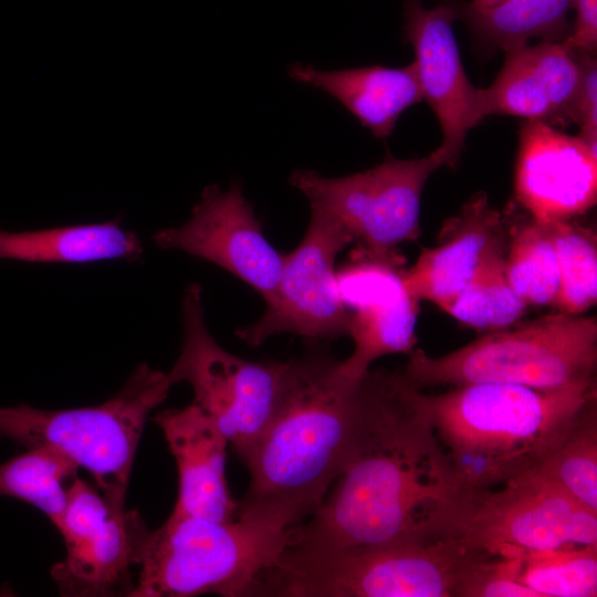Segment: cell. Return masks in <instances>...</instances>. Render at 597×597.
Segmentation results:
<instances>
[{"label": "cell", "instance_id": "12", "mask_svg": "<svg viewBox=\"0 0 597 597\" xmlns=\"http://www.w3.org/2000/svg\"><path fill=\"white\" fill-rule=\"evenodd\" d=\"M65 556L53 565L51 576L62 596H129L133 541L128 512L76 476L69 504L57 527Z\"/></svg>", "mask_w": 597, "mask_h": 597}, {"label": "cell", "instance_id": "13", "mask_svg": "<svg viewBox=\"0 0 597 597\" xmlns=\"http://www.w3.org/2000/svg\"><path fill=\"white\" fill-rule=\"evenodd\" d=\"M401 264L400 254L378 256L359 249L336 271L338 294L349 312L347 335L354 342L338 370L350 380H359L381 356L415 349L419 301L405 289Z\"/></svg>", "mask_w": 597, "mask_h": 597}, {"label": "cell", "instance_id": "10", "mask_svg": "<svg viewBox=\"0 0 597 597\" xmlns=\"http://www.w3.org/2000/svg\"><path fill=\"white\" fill-rule=\"evenodd\" d=\"M311 210L301 243L283 254L281 277L274 292L264 298L263 315L235 332L251 347L283 333L310 343L348 334L349 312L339 297L334 265L337 254L354 238L334 217Z\"/></svg>", "mask_w": 597, "mask_h": 597}, {"label": "cell", "instance_id": "27", "mask_svg": "<svg viewBox=\"0 0 597 597\" xmlns=\"http://www.w3.org/2000/svg\"><path fill=\"white\" fill-rule=\"evenodd\" d=\"M505 255L490 258L444 312L462 324L488 332L510 327L520 321L527 305L507 280Z\"/></svg>", "mask_w": 597, "mask_h": 597}, {"label": "cell", "instance_id": "21", "mask_svg": "<svg viewBox=\"0 0 597 597\" xmlns=\"http://www.w3.org/2000/svg\"><path fill=\"white\" fill-rule=\"evenodd\" d=\"M143 252L139 237L125 230L118 219L19 232L0 230V260L85 264L136 261Z\"/></svg>", "mask_w": 597, "mask_h": 597}, {"label": "cell", "instance_id": "4", "mask_svg": "<svg viewBox=\"0 0 597 597\" xmlns=\"http://www.w3.org/2000/svg\"><path fill=\"white\" fill-rule=\"evenodd\" d=\"M137 584L129 597H249L259 575L291 542V527L266 520L220 522L170 514L148 530L128 512Z\"/></svg>", "mask_w": 597, "mask_h": 597}, {"label": "cell", "instance_id": "8", "mask_svg": "<svg viewBox=\"0 0 597 597\" xmlns=\"http://www.w3.org/2000/svg\"><path fill=\"white\" fill-rule=\"evenodd\" d=\"M181 349L167 374L171 385L187 383L193 401L244 461L274 411L282 362H250L226 350L205 322L202 289L189 284L181 301Z\"/></svg>", "mask_w": 597, "mask_h": 597}, {"label": "cell", "instance_id": "31", "mask_svg": "<svg viewBox=\"0 0 597 597\" xmlns=\"http://www.w3.org/2000/svg\"><path fill=\"white\" fill-rule=\"evenodd\" d=\"M576 12L574 31L566 40L574 50L594 54L597 48V0H570Z\"/></svg>", "mask_w": 597, "mask_h": 597}, {"label": "cell", "instance_id": "15", "mask_svg": "<svg viewBox=\"0 0 597 597\" xmlns=\"http://www.w3.org/2000/svg\"><path fill=\"white\" fill-rule=\"evenodd\" d=\"M514 197L533 220L544 224L587 212L597 201V153L578 136L524 121Z\"/></svg>", "mask_w": 597, "mask_h": 597}, {"label": "cell", "instance_id": "23", "mask_svg": "<svg viewBox=\"0 0 597 597\" xmlns=\"http://www.w3.org/2000/svg\"><path fill=\"white\" fill-rule=\"evenodd\" d=\"M570 0H509L495 8L478 10L465 6L471 30L484 43L506 51L530 40H565Z\"/></svg>", "mask_w": 597, "mask_h": 597}, {"label": "cell", "instance_id": "7", "mask_svg": "<svg viewBox=\"0 0 597 597\" xmlns=\"http://www.w3.org/2000/svg\"><path fill=\"white\" fill-rule=\"evenodd\" d=\"M168 375L142 363L121 390L91 407L44 410L0 407V438L53 449L85 469L114 505L124 507L133 462L151 410L164 402Z\"/></svg>", "mask_w": 597, "mask_h": 597}, {"label": "cell", "instance_id": "3", "mask_svg": "<svg viewBox=\"0 0 597 597\" xmlns=\"http://www.w3.org/2000/svg\"><path fill=\"white\" fill-rule=\"evenodd\" d=\"M596 397V380L562 389L469 384L439 395L420 391L457 478L474 498L534 469Z\"/></svg>", "mask_w": 597, "mask_h": 597}, {"label": "cell", "instance_id": "11", "mask_svg": "<svg viewBox=\"0 0 597 597\" xmlns=\"http://www.w3.org/2000/svg\"><path fill=\"white\" fill-rule=\"evenodd\" d=\"M459 540L491 554L593 546L597 512L531 469L479 494Z\"/></svg>", "mask_w": 597, "mask_h": 597}, {"label": "cell", "instance_id": "29", "mask_svg": "<svg viewBox=\"0 0 597 597\" xmlns=\"http://www.w3.org/2000/svg\"><path fill=\"white\" fill-rule=\"evenodd\" d=\"M455 597H538L521 580V558L514 551L483 552L465 569Z\"/></svg>", "mask_w": 597, "mask_h": 597}, {"label": "cell", "instance_id": "20", "mask_svg": "<svg viewBox=\"0 0 597 597\" xmlns=\"http://www.w3.org/2000/svg\"><path fill=\"white\" fill-rule=\"evenodd\" d=\"M289 75L318 88L344 105L377 138L394 132L400 115L423 100L416 63L402 67L370 65L321 71L292 64Z\"/></svg>", "mask_w": 597, "mask_h": 597}, {"label": "cell", "instance_id": "22", "mask_svg": "<svg viewBox=\"0 0 597 597\" xmlns=\"http://www.w3.org/2000/svg\"><path fill=\"white\" fill-rule=\"evenodd\" d=\"M78 465L50 448H29L0 464V495L35 506L57 528Z\"/></svg>", "mask_w": 597, "mask_h": 597}, {"label": "cell", "instance_id": "17", "mask_svg": "<svg viewBox=\"0 0 597 597\" xmlns=\"http://www.w3.org/2000/svg\"><path fill=\"white\" fill-rule=\"evenodd\" d=\"M504 52V64L494 82L479 90L481 121L490 115H512L551 126L578 125L582 65L578 51L566 39Z\"/></svg>", "mask_w": 597, "mask_h": 597}, {"label": "cell", "instance_id": "24", "mask_svg": "<svg viewBox=\"0 0 597 597\" xmlns=\"http://www.w3.org/2000/svg\"><path fill=\"white\" fill-rule=\"evenodd\" d=\"M534 469L597 512V397L577 412Z\"/></svg>", "mask_w": 597, "mask_h": 597}, {"label": "cell", "instance_id": "6", "mask_svg": "<svg viewBox=\"0 0 597 597\" xmlns=\"http://www.w3.org/2000/svg\"><path fill=\"white\" fill-rule=\"evenodd\" d=\"M404 375L415 386L507 384L562 389L596 380L597 320L565 313L489 332L440 357L410 352Z\"/></svg>", "mask_w": 597, "mask_h": 597}, {"label": "cell", "instance_id": "19", "mask_svg": "<svg viewBox=\"0 0 597 597\" xmlns=\"http://www.w3.org/2000/svg\"><path fill=\"white\" fill-rule=\"evenodd\" d=\"M154 421L161 429L178 470V498L171 514L220 522L238 519L226 479L228 440L198 406L166 409Z\"/></svg>", "mask_w": 597, "mask_h": 597}, {"label": "cell", "instance_id": "5", "mask_svg": "<svg viewBox=\"0 0 597 597\" xmlns=\"http://www.w3.org/2000/svg\"><path fill=\"white\" fill-rule=\"evenodd\" d=\"M483 552L459 538L333 552L286 547L249 597H455Z\"/></svg>", "mask_w": 597, "mask_h": 597}, {"label": "cell", "instance_id": "16", "mask_svg": "<svg viewBox=\"0 0 597 597\" xmlns=\"http://www.w3.org/2000/svg\"><path fill=\"white\" fill-rule=\"evenodd\" d=\"M459 11L450 6L428 9L420 0H406L405 33L416 59L422 97L436 114L447 166L458 165L470 129L480 122L479 90L467 76L452 24Z\"/></svg>", "mask_w": 597, "mask_h": 597}, {"label": "cell", "instance_id": "28", "mask_svg": "<svg viewBox=\"0 0 597 597\" xmlns=\"http://www.w3.org/2000/svg\"><path fill=\"white\" fill-rule=\"evenodd\" d=\"M559 268L561 313L580 315L597 301V243L593 230L569 221L547 223Z\"/></svg>", "mask_w": 597, "mask_h": 597}, {"label": "cell", "instance_id": "30", "mask_svg": "<svg viewBox=\"0 0 597 597\" xmlns=\"http://www.w3.org/2000/svg\"><path fill=\"white\" fill-rule=\"evenodd\" d=\"M578 53L582 65L578 137L597 153V64L594 54L580 51Z\"/></svg>", "mask_w": 597, "mask_h": 597}, {"label": "cell", "instance_id": "18", "mask_svg": "<svg viewBox=\"0 0 597 597\" xmlns=\"http://www.w3.org/2000/svg\"><path fill=\"white\" fill-rule=\"evenodd\" d=\"M438 241L421 249L402 282L410 296L444 311L490 258L506 253L510 238L503 216L476 192L444 221Z\"/></svg>", "mask_w": 597, "mask_h": 597}, {"label": "cell", "instance_id": "26", "mask_svg": "<svg viewBox=\"0 0 597 597\" xmlns=\"http://www.w3.org/2000/svg\"><path fill=\"white\" fill-rule=\"evenodd\" d=\"M514 551L521 558V580L538 597H595L597 545Z\"/></svg>", "mask_w": 597, "mask_h": 597}, {"label": "cell", "instance_id": "32", "mask_svg": "<svg viewBox=\"0 0 597 597\" xmlns=\"http://www.w3.org/2000/svg\"><path fill=\"white\" fill-rule=\"evenodd\" d=\"M509 0H472L468 6L478 10H488L495 8Z\"/></svg>", "mask_w": 597, "mask_h": 597}, {"label": "cell", "instance_id": "9", "mask_svg": "<svg viewBox=\"0 0 597 597\" xmlns=\"http://www.w3.org/2000/svg\"><path fill=\"white\" fill-rule=\"evenodd\" d=\"M441 166H447L437 148L426 157L385 160L366 171L327 178L314 170H296L289 181L310 201L311 208L334 217L365 252L398 254L402 242L416 241L420 233V202L423 187Z\"/></svg>", "mask_w": 597, "mask_h": 597}, {"label": "cell", "instance_id": "14", "mask_svg": "<svg viewBox=\"0 0 597 597\" xmlns=\"http://www.w3.org/2000/svg\"><path fill=\"white\" fill-rule=\"evenodd\" d=\"M153 241L161 249L184 251L222 268L263 298L274 292L281 277L283 254L265 239L240 182L224 191L207 186L189 220L156 232Z\"/></svg>", "mask_w": 597, "mask_h": 597}, {"label": "cell", "instance_id": "25", "mask_svg": "<svg viewBox=\"0 0 597 597\" xmlns=\"http://www.w3.org/2000/svg\"><path fill=\"white\" fill-rule=\"evenodd\" d=\"M511 234L505 255V272L512 289L527 306H555L561 279L547 224L531 218L515 227Z\"/></svg>", "mask_w": 597, "mask_h": 597}, {"label": "cell", "instance_id": "2", "mask_svg": "<svg viewBox=\"0 0 597 597\" xmlns=\"http://www.w3.org/2000/svg\"><path fill=\"white\" fill-rule=\"evenodd\" d=\"M357 383L324 352L282 362L274 411L243 461L250 483L238 519L293 527L315 513L342 469Z\"/></svg>", "mask_w": 597, "mask_h": 597}, {"label": "cell", "instance_id": "1", "mask_svg": "<svg viewBox=\"0 0 597 597\" xmlns=\"http://www.w3.org/2000/svg\"><path fill=\"white\" fill-rule=\"evenodd\" d=\"M404 373L357 383L347 450L322 504L287 547L333 552L459 538L475 498L460 483Z\"/></svg>", "mask_w": 597, "mask_h": 597}]
</instances>
